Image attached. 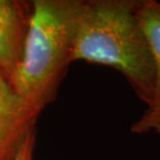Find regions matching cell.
<instances>
[{
	"instance_id": "obj_1",
	"label": "cell",
	"mask_w": 160,
	"mask_h": 160,
	"mask_svg": "<svg viewBox=\"0 0 160 160\" xmlns=\"http://www.w3.org/2000/svg\"><path fill=\"white\" fill-rule=\"evenodd\" d=\"M140 6L142 0H80L71 62L116 69L148 106L154 97L155 68Z\"/></svg>"
},
{
	"instance_id": "obj_5",
	"label": "cell",
	"mask_w": 160,
	"mask_h": 160,
	"mask_svg": "<svg viewBox=\"0 0 160 160\" xmlns=\"http://www.w3.org/2000/svg\"><path fill=\"white\" fill-rule=\"evenodd\" d=\"M140 19L153 53L155 91L152 102L147 106L142 117L132 124L131 132L160 135V2L156 0H142Z\"/></svg>"
},
{
	"instance_id": "obj_4",
	"label": "cell",
	"mask_w": 160,
	"mask_h": 160,
	"mask_svg": "<svg viewBox=\"0 0 160 160\" xmlns=\"http://www.w3.org/2000/svg\"><path fill=\"white\" fill-rule=\"evenodd\" d=\"M30 12L14 0H0V72L9 80L20 65Z\"/></svg>"
},
{
	"instance_id": "obj_2",
	"label": "cell",
	"mask_w": 160,
	"mask_h": 160,
	"mask_svg": "<svg viewBox=\"0 0 160 160\" xmlns=\"http://www.w3.org/2000/svg\"><path fill=\"white\" fill-rule=\"evenodd\" d=\"M80 0H34L20 65L8 80L39 116L56 97L71 63Z\"/></svg>"
},
{
	"instance_id": "obj_3",
	"label": "cell",
	"mask_w": 160,
	"mask_h": 160,
	"mask_svg": "<svg viewBox=\"0 0 160 160\" xmlns=\"http://www.w3.org/2000/svg\"><path fill=\"white\" fill-rule=\"evenodd\" d=\"M38 116L0 72V160H12Z\"/></svg>"
},
{
	"instance_id": "obj_6",
	"label": "cell",
	"mask_w": 160,
	"mask_h": 160,
	"mask_svg": "<svg viewBox=\"0 0 160 160\" xmlns=\"http://www.w3.org/2000/svg\"><path fill=\"white\" fill-rule=\"evenodd\" d=\"M34 132L33 130L27 134L25 139L22 142L20 148L12 160H32L34 148Z\"/></svg>"
}]
</instances>
